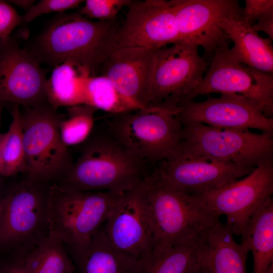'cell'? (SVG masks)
<instances>
[{
    "mask_svg": "<svg viewBox=\"0 0 273 273\" xmlns=\"http://www.w3.org/2000/svg\"><path fill=\"white\" fill-rule=\"evenodd\" d=\"M64 245L74 265V273H143V263L116 248L103 226L83 244Z\"/></svg>",
    "mask_w": 273,
    "mask_h": 273,
    "instance_id": "obj_19",
    "label": "cell"
},
{
    "mask_svg": "<svg viewBox=\"0 0 273 273\" xmlns=\"http://www.w3.org/2000/svg\"><path fill=\"white\" fill-rule=\"evenodd\" d=\"M109 116L105 119L106 132L147 166L155 167L180 154L183 125L174 114L149 108Z\"/></svg>",
    "mask_w": 273,
    "mask_h": 273,
    "instance_id": "obj_4",
    "label": "cell"
},
{
    "mask_svg": "<svg viewBox=\"0 0 273 273\" xmlns=\"http://www.w3.org/2000/svg\"><path fill=\"white\" fill-rule=\"evenodd\" d=\"M266 273H273V263L269 266Z\"/></svg>",
    "mask_w": 273,
    "mask_h": 273,
    "instance_id": "obj_39",
    "label": "cell"
},
{
    "mask_svg": "<svg viewBox=\"0 0 273 273\" xmlns=\"http://www.w3.org/2000/svg\"><path fill=\"white\" fill-rule=\"evenodd\" d=\"M138 186L122 195L103 229L116 248L141 261L144 267L153 258L154 241L146 205Z\"/></svg>",
    "mask_w": 273,
    "mask_h": 273,
    "instance_id": "obj_15",
    "label": "cell"
},
{
    "mask_svg": "<svg viewBox=\"0 0 273 273\" xmlns=\"http://www.w3.org/2000/svg\"><path fill=\"white\" fill-rule=\"evenodd\" d=\"M130 0H87L77 12L88 18L105 21L114 19L119 12Z\"/></svg>",
    "mask_w": 273,
    "mask_h": 273,
    "instance_id": "obj_29",
    "label": "cell"
},
{
    "mask_svg": "<svg viewBox=\"0 0 273 273\" xmlns=\"http://www.w3.org/2000/svg\"><path fill=\"white\" fill-rule=\"evenodd\" d=\"M26 273H74L75 266L62 242L48 237L24 257Z\"/></svg>",
    "mask_w": 273,
    "mask_h": 273,
    "instance_id": "obj_25",
    "label": "cell"
},
{
    "mask_svg": "<svg viewBox=\"0 0 273 273\" xmlns=\"http://www.w3.org/2000/svg\"><path fill=\"white\" fill-rule=\"evenodd\" d=\"M183 125L199 122L220 129H255L273 134V118L244 96L221 94L218 98L208 96L202 102L189 101L174 114Z\"/></svg>",
    "mask_w": 273,
    "mask_h": 273,
    "instance_id": "obj_14",
    "label": "cell"
},
{
    "mask_svg": "<svg viewBox=\"0 0 273 273\" xmlns=\"http://www.w3.org/2000/svg\"><path fill=\"white\" fill-rule=\"evenodd\" d=\"M177 244L144 266L143 273H193L201 263V236Z\"/></svg>",
    "mask_w": 273,
    "mask_h": 273,
    "instance_id": "obj_24",
    "label": "cell"
},
{
    "mask_svg": "<svg viewBox=\"0 0 273 273\" xmlns=\"http://www.w3.org/2000/svg\"><path fill=\"white\" fill-rule=\"evenodd\" d=\"M25 256H13L12 259L5 263L4 273H26L24 267Z\"/></svg>",
    "mask_w": 273,
    "mask_h": 273,
    "instance_id": "obj_34",
    "label": "cell"
},
{
    "mask_svg": "<svg viewBox=\"0 0 273 273\" xmlns=\"http://www.w3.org/2000/svg\"><path fill=\"white\" fill-rule=\"evenodd\" d=\"M124 22L119 28L117 48L157 50L179 42L170 1L130 0Z\"/></svg>",
    "mask_w": 273,
    "mask_h": 273,
    "instance_id": "obj_16",
    "label": "cell"
},
{
    "mask_svg": "<svg viewBox=\"0 0 273 273\" xmlns=\"http://www.w3.org/2000/svg\"><path fill=\"white\" fill-rule=\"evenodd\" d=\"M242 20L252 26L265 13L273 11L272 0H245Z\"/></svg>",
    "mask_w": 273,
    "mask_h": 273,
    "instance_id": "obj_32",
    "label": "cell"
},
{
    "mask_svg": "<svg viewBox=\"0 0 273 273\" xmlns=\"http://www.w3.org/2000/svg\"><path fill=\"white\" fill-rule=\"evenodd\" d=\"M5 266V263H3L0 262V273H4Z\"/></svg>",
    "mask_w": 273,
    "mask_h": 273,
    "instance_id": "obj_38",
    "label": "cell"
},
{
    "mask_svg": "<svg viewBox=\"0 0 273 273\" xmlns=\"http://www.w3.org/2000/svg\"><path fill=\"white\" fill-rule=\"evenodd\" d=\"M193 273H209L206 268L203 266L201 263L199 265V266L196 269V270L193 272Z\"/></svg>",
    "mask_w": 273,
    "mask_h": 273,
    "instance_id": "obj_37",
    "label": "cell"
},
{
    "mask_svg": "<svg viewBox=\"0 0 273 273\" xmlns=\"http://www.w3.org/2000/svg\"><path fill=\"white\" fill-rule=\"evenodd\" d=\"M4 108V103L0 102V121L2 116V111Z\"/></svg>",
    "mask_w": 273,
    "mask_h": 273,
    "instance_id": "obj_40",
    "label": "cell"
},
{
    "mask_svg": "<svg viewBox=\"0 0 273 273\" xmlns=\"http://www.w3.org/2000/svg\"><path fill=\"white\" fill-rule=\"evenodd\" d=\"M273 194V164L258 166L245 177L192 196L209 211L226 218L234 235L241 236L254 212Z\"/></svg>",
    "mask_w": 273,
    "mask_h": 273,
    "instance_id": "obj_11",
    "label": "cell"
},
{
    "mask_svg": "<svg viewBox=\"0 0 273 273\" xmlns=\"http://www.w3.org/2000/svg\"><path fill=\"white\" fill-rule=\"evenodd\" d=\"M47 72L15 38L0 39V102L26 107L48 102Z\"/></svg>",
    "mask_w": 273,
    "mask_h": 273,
    "instance_id": "obj_13",
    "label": "cell"
},
{
    "mask_svg": "<svg viewBox=\"0 0 273 273\" xmlns=\"http://www.w3.org/2000/svg\"><path fill=\"white\" fill-rule=\"evenodd\" d=\"M256 32L263 31L273 39V11L266 12L251 26Z\"/></svg>",
    "mask_w": 273,
    "mask_h": 273,
    "instance_id": "obj_33",
    "label": "cell"
},
{
    "mask_svg": "<svg viewBox=\"0 0 273 273\" xmlns=\"http://www.w3.org/2000/svg\"><path fill=\"white\" fill-rule=\"evenodd\" d=\"M7 2L21 8L26 12L36 3L34 0H11Z\"/></svg>",
    "mask_w": 273,
    "mask_h": 273,
    "instance_id": "obj_35",
    "label": "cell"
},
{
    "mask_svg": "<svg viewBox=\"0 0 273 273\" xmlns=\"http://www.w3.org/2000/svg\"><path fill=\"white\" fill-rule=\"evenodd\" d=\"M81 144L80 155L55 184L69 191H106L123 194L149 173L147 166L132 158L107 133L93 131Z\"/></svg>",
    "mask_w": 273,
    "mask_h": 273,
    "instance_id": "obj_3",
    "label": "cell"
},
{
    "mask_svg": "<svg viewBox=\"0 0 273 273\" xmlns=\"http://www.w3.org/2000/svg\"><path fill=\"white\" fill-rule=\"evenodd\" d=\"M138 187L153 233L152 259L163 255L175 245L200 235L220 220L194 197L174 188L151 172Z\"/></svg>",
    "mask_w": 273,
    "mask_h": 273,
    "instance_id": "obj_2",
    "label": "cell"
},
{
    "mask_svg": "<svg viewBox=\"0 0 273 273\" xmlns=\"http://www.w3.org/2000/svg\"><path fill=\"white\" fill-rule=\"evenodd\" d=\"M180 156L231 162L256 168L273 164V134L220 129L199 123L183 125Z\"/></svg>",
    "mask_w": 273,
    "mask_h": 273,
    "instance_id": "obj_7",
    "label": "cell"
},
{
    "mask_svg": "<svg viewBox=\"0 0 273 273\" xmlns=\"http://www.w3.org/2000/svg\"><path fill=\"white\" fill-rule=\"evenodd\" d=\"M23 23L22 16L8 2L0 0V39L10 36Z\"/></svg>",
    "mask_w": 273,
    "mask_h": 273,
    "instance_id": "obj_31",
    "label": "cell"
},
{
    "mask_svg": "<svg viewBox=\"0 0 273 273\" xmlns=\"http://www.w3.org/2000/svg\"><path fill=\"white\" fill-rule=\"evenodd\" d=\"M7 132L4 133L0 132V173L2 166V160H3V152L4 145L7 138Z\"/></svg>",
    "mask_w": 273,
    "mask_h": 273,
    "instance_id": "obj_36",
    "label": "cell"
},
{
    "mask_svg": "<svg viewBox=\"0 0 273 273\" xmlns=\"http://www.w3.org/2000/svg\"><path fill=\"white\" fill-rule=\"evenodd\" d=\"M12 117L3 152L0 175L11 176L26 172L20 105L13 104L10 111Z\"/></svg>",
    "mask_w": 273,
    "mask_h": 273,
    "instance_id": "obj_27",
    "label": "cell"
},
{
    "mask_svg": "<svg viewBox=\"0 0 273 273\" xmlns=\"http://www.w3.org/2000/svg\"><path fill=\"white\" fill-rule=\"evenodd\" d=\"M86 104L109 114L141 109L122 95L106 77H88L85 84Z\"/></svg>",
    "mask_w": 273,
    "mask_h": 273,
    "instance_id": "obj_26",
    "label": "cell"
},
{
    "mask_svg": "<svg viewBox=\"0 0 273 273\" xmlns=\"http://www.w3.org/2000/svg\"><path fill=\"white\" fill-rule=\"evenodd\" d=\"M220 26L234 43L230 52L236 59L250 68L273 74L272 39L260 36L242 20L226 19Z\"/></svg>",
    "mask_w": 273,
    "mask_h": 273,
    "instance_id": "obj_21",
    "label": "cell"
},
{
    "mask_svg": "<svg viewBox=\"0 0 273 273\" xmlns=\"http://www.w3.org/2000/svg\"><path fill=\"white\" fill-rule=\"evenodd\" d=\"M197 46L179 42L156 50L147 108L175 114L200 85L209 63Z\"/></svg>",
    "mask_w": 273,
    "mask_h": 273,
    "instance_id": "obj_9",
    "label": "cell"
},
{
    "mask_svg": "<svg viewBox=\"0 0 273 273\" xmlns=\"http://www.w3.org/2000/svg\"><path fill=\"white\" fill-rule=\"evenodd\" d=\"M230 229L218 224L208 230L202 239L201 262L209 273H248L249 250L237 243Z\"/></svg>",
    "mask_w": 273,
    "mask_h": 273,
    "instance_id": "obj_20",
    "label": "cell"
},
{
    "mask_svg": "<svg viewBox=\"0 0 273 273\" xmlns=\"http://www.w3.org/2000/svg\"><path fill=\"white\" fill-rule=\"evenodd\" d=\"M2 198H0V215L2 210Z\"/></svg>",
    "mask_w": 273,
    "mask_h": 273,
    "instance_id": "obj_41",
    "label": "cell"
},
{
    "mask_svg": "<svg viewBox=\"0 0 273 273\" xmlns=\"http://www.w3.org/2000/svg\"><path fill=\"white\" fill-rule=\"evenodd\" d=\"M156 50L117 48L104 63L99 75L107 78L122 95L140 108H147Z\"/></svg>",
    "mask_w": 273,
    "mask_h": 273,
    "instance_id": "obj_18",
    "label": "cell"
},
{
    "mask_svg": "<svg viewBox=\"0 0 273 273\" xmlns=\"http://www.w3.org/2000/svg\"><path fill=\"white\" fill-rule=\"evenodd\" d=\"M97 110L86 104L66 107V113L60 122L61 139L66 146L81 144L87 139L94 129Z\"/></svg>",
    "mask_w": 273,
    "mask_h": 273,
    "instance_id": "obj_28",
    "label": "cell"
},
{
    "mask_svg": "<svg viewBox=\"0 0 273 273\" xmlns=\"http://www.w3.org/2000/svg\"><path fill=\"white\" fill-rule=\"evenodd\" d=\"M123 194L69 191L51 184L48 203L49 237L67 245L86 242L104 225Z\"/></svg>",
    "mask_w": 273,
    "mask_h": 273,
    "instance_id": "obj_8",
    "label": "cell"
},
{
    "mask_svg": "<svg viewBox=\"0 0 273 273\" xmlns=\"http://www.w3.org/2000/svg\"><path fill=\"white\" fill-rule=\"evenodd\" d=\"M22 178L2 198L0 248L25 256L49 237L48 203L51 184Z\"/></svg>",
    "mask_w": 273,
    "mask_h": 273,
    "instance_id": "obj_5",
    "label": "cell"
},
{
    "mask_svg": "<svg viewBox=\"0 0 273 273\" xmlns=\"http://www.w3.org/2000/svg\"><path fill=\"white\" fill-rule=\"evenodd\" d=\"M120 24L116 18L92 21L78 12L57 14L23 47L40 65L55 67L67 62L86 70L90 76L117 48Z\"/></svg>",
    "mask_w": 273,
    "mask_h": 273,
    "instance_id": "obj_1",
    "label": "cell"
},
{
    "mask_svg": "<svg viewBox=\"0 0 273 273\" xmlns=\"http://www.w3.org/2000/svg\"><path fill=\"white\" fill-rule=\"evenodd\" d=\"M211 93L241 95L261 107L267 117H272L273 75L241 63L230 48L215 53L200 85L188 102Z\"/></svg>",
    "mask_w": 273,
    "mask_h": 273,
    "instance_id": "obj_12",
    "label": "cell"
},
{
    "mask_svg": "<svg viewBox=\"0 0 273 273\" xmlns=\"http://www.w3.org/2000/svg\"><path fill=\"white\" fill-rule=\"evenodd\" d=\"M241 236L252 254V273H266L273 263L272 198L256 209Z\"/></svg>",
    "mask_w": 273,
    "mask_h": 273,
    "instance_id": "obj_22",
    "label": "cell"
},
{
    "mask_svg": "<svg viewBox=\"0 0 273 273\" xmlns=\"http://www.w3.org/2000/svg\"><path fill=\"white\" fill-rule=\"evenodd\" d=\"M83 1L80 0H42L35 3L22 16L23 23L31 22L43 14L57 12L58 13L73 9L78 7Z\"/></svg>",
    "mask_w": 273,
    "mask_h": 273,
    "instance_id": "obj_30",
    "label": "cell"
},
{
    "mask_svg": "<svg viewBox=\"0 0 273 273\" xmlns=\"http://www.w3.org/2000/svg\"><path fill=\"white\" fill-rule=\"evenodd\" d=\"M89 76L86 70L70 62L54 67L46 83L48 102L57 109L86 104L85 84Z\"/></svg>",
    "mask_w": 273,
    "mask_h": 273,
    "instance_id": "obj_23",
    "label": "cell"
},
{
    "mask_svg": "<svg viewBox=\"0 0 273 273\" xmlns=\"http://www.w3.org/2000/svg\"><path fill=\"white\" fill-rule=\"evenodd\" d=\"M254 168L231 162L188 159L178 155L159 163L151 172L174 188L195 196L238 180Z\"/></svg>",
    "mask_w": 273,
    "mask_h": 273,
    "instance_id": "obj_17",
    "label": "cell"
},
{
    "mask_svg": "<svg viewBox=\"0 0 273 273\" xmlns=\"http://www.w3.org/2000/svg\"><path fill=\"white\" fill-rule=\"evenodd\" d=\"M179 42L201 46L208 63L232 42L220 26L226 19L242 20V8L238 0H171Z\"/></svg>",
    "mask_w": 273,
    "mask_h": 273,
    "instance_id": "obj_10",
    "label": "cell"
},
{
    "mask_svg": "<svg viewBox=\"0 0 273 273\" xmlns=\"http://www.w3.org/2000/svg\"><path fill=\"white\" fill-rule=\"evenodd\" d=\"M27 177L55 184L69 171L74 162L63 143L60 122L63 114L48 102L20 106Z\"/></svg>",
    "mask_w": 273,
    "mask_h": 273,
    "instance_id": "obj_6",
    "label": "cell"
}]
</instances>
